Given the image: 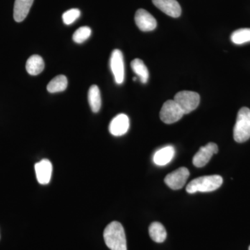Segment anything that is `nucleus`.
Segmentation results:
<instances>
[{"mask_svg":"<svg viewBox=\"0 0 250 250\" xmlns=\"http://www.w3.org/2000/svg\"><path fill=\"white\" fill-rule=\"evenodd\" d=\"M104 239L111 250H127L125 229L119 222L108 224L104 231Z\"/></svg>","mask_w":250,"mask_h":250,"instance_id":"obj_1","label":"nucleus"},{"mask_svg":"<svg viewBox=\"0 0 250 250\" xmlns=\"http://www.w3.org/2000/svg\"><path fill=\"white\" fill-rule=\"evenodd\" d=\"M223 177L220 175L204 176L192 180L187 187L188 193L197 192H207L214 191L223 184Z\"/></svg>","mask_w":250,"mask_h":250,"instance_id":"obj_2","label":"nucleus"},{"mask_svg":"<svg viewBox=\"0 0 250 250\" xmlns=\"http://www.w3.org/2000/svg\"><path fill=\"white\" fill-rule=\"evenodd\" d=\"M233 139L237 143H244L250 139V109L241 108L237 115L233 128Z\"/></svg>","mask_w":250,"mask_h":250,"instance_id":"obj_3","label":"nucleus"},{"mask_svg":"<svg viewBox=\"0 0 250 250\" xmlns=\"http://www.w3.org/2000/svg\"><path fill=\"white\" fill-rule=\"evenodd\" d=\"M174 100L179 105L184 114H188L198 107L200 97L195 92L184 90L176 94Z\"/></svg>","mask_w":250,"mask_h":250,"instance_id":"obj_4","label":"nucleus"},{"mask_svg":"<svg viewBox=\"0 0 250 250\" xmlns=\"http://www.w3.org/2000/svg\"><path fill=\"white\" fill-rule=\"evenodd\" d=\"M184 113L174 100H167L163 105L160 111L161 121L166 124H172L182 119Z\"/></svg>","mask_w":250,"mask_h":250,"instance_id":"obj_5","label":"nucleus"},{"mask_svg":"<svg viewBox=\"0 0 250 250\" xmlns=\"http://www.w3.org/2000/svg\"><path fill=\"white\" fill-rule=\"evenodd\" d=\"M110 66L116 83L122 84L125 80V64L123 53L119 49H114L112 52Z\"/></svg>","mask_w":250,"mask_h":250,"instance_id":"obj_6","label":"nucleus"},{"mask_svg":"<svg viewBox=\"0 0 250 250\" xmlns=\"http://www.w3.org/2000/svg\"><path fill=\"white\" fill-rule=\"evenodd\" d=\"M190 176V172L187 167H181L166 176L165 183L172 190H179L182 188L187 183Z\"/></svg>","mask_w":250,"mask_h":250,"instance_id":"obj_7","label":"nucleus"},{"mask_svg":"<svg viewBox=\"0 0 250 250\" xmlns=\"http://www.w3.org/2000/svg\"><path fill=\"white\" fill-rule=\"evenodd\" d=\"M218 152V147L214 143H209L202 147L192 159V164L197 167H204L209 162L213 154Z\"/></svg>","mask_w":250,"mask_h":250,"instance_id":"obj_8","label":"nucleus"},{"mask_svg":"<svg viewBox=\"0 0 250 250\" xmlns=\"http://www.w3.org/2000/svg\"><path fill=\"white\" fill-rule=\"evenodd\" d=\"M135 22L140 30L147 32L154 30L157 26L155 18L146 10L141 9L135 14Z\"/></svg>","mask_w":250,"mask_h":250,"instance_id":"obj_9","label":"nucleus"},{"mask_svg":"<svg viewBox=\"0 0 250 250\" xmlns=\"http://www.w3.org/2000/svg\"><path fill=\"white\" fill-rule=\"evenodd\" d=\"M129 129V117L124 113L118 115L110 123L109 131L113 136H123L127 132Z\"/></svg>","mask_w":250,"mask_h":250,"instance_id":"obj_10","label":"nucleus"},{"mask_svg":"<svg viewBox=\"0 0 250 250\" xmlns=\"http://www.w3.org/2000/svg\"><path fill=\"white\" fill-rule=\"evenodd\" d=\"M153 4L161 11L172 18H178L182 14V8L176 0H152Z\"/></svg>","mask_w":250,"mask_h":250,"instance_id":"obj_11","label":"nucleus"},{"mask_svg":"<svg viewBox=\"0 0 250 250\" xmlns=\"http://www.w3.org/2000/svg\"><path fill=\"white\" fill-rule=\"evenodd\" d=\"M36 178L38 182L45 185L50 182L52 173V163L47 159H43L35 165Z\"/></svg>","mask_w":250,"mask_h":250,"instance_id":"obj_12","label":"nucleus"},{"mask_svg":"<svg viewBox=\"0 0 250 250\" xmlns=\"http://www.w3.org/2000/svg\"><path fill=\"white\" fill-rule=\"evenodd\" d=\"M174 154H175V149L173 146H166L156 151L153 156V161L156 165L166 166L173 159Z\"/></svg>","mask_w":250,"mask_h":250,"instance_id":"obj_13","label":"nucleus"},{"mask_svg":"<svg viewBox=\"0 0 250 250\" xmlns=\"http://www.w3.org/2000/svg\"><path fill=\"white\" fill-rule=\"evenodd\" d=\"M33 2L34 0H16L15 1L14 18L16 22H22L27 18Z\"/></svg>","mask_w":250,"mask_h":250,"instance_id":"obj_14","label":"nucleus"},{"mask_svg":"<svg viewBox=\"0 0 250 250\" xmlns=\"http://www.w3.org/2000/svg\"><path fill=\"white\" fill-rule=\"evenodd\" d=\"M45 68L43 59L39 55H32L28 59L26 63V70L29 75L36 76L39 75Z\"/></svg>","mask_w":250,"mask_h":250,"instance_id":"obj_15","label":"nucleus"},{"mask_svg":"<svg viewBox=\"0 0 250 250\" xmlns=\"http://www.w3.org/2000/svg\"><path fill=\"white\" fill-rule=\"evenodd\" d=\"M88 103L90 108L94 113H98L101 108L102 100L100 88L98 85H93L90 87L88 93Z\"/></svg>","mask_w":250,"mask_h":250,"instance_id":"obj_16","label":"nucleus"},{"mask_svg":"<svg viewBox=\"0 0 250 250\" xmlns=\"http://www.w3.org/2000/svg\"><path fill=\"white\" fill-rule=\"evenodd\" d=\"M149 233L153 241L158 243L165 241L167 237V232L164 225L158 222L151 224L149 228Z\"/></svg>","mask_w":250,"mask_h":250,"instance_id":"obj_17","label":"nucleus"},{"mask_svg":"<svg viewBox=\"0 0 250 250\" xmlns=\"http://www.w3.org/2000/svg\"><path fill=\"white\" fill-rule=\"evenodd\" d=\"M131 67L134 73L139 77L143 83H146L149 80V71L141 59H136L131 62Z\"/></svg>","mask_w":250,"mask_h":250,"instance_id":"obj_18","label":"nucleus"},{"mask_svg":"<svg viewBox=\"0 0 250 250\" xmlns=\"http://www.w3.org/2000/svg\"><path fill=\"white\" fill-rule=\"evenodd\" d=\"M67 86V77L64 75H59L51 80L47 86V89L51 93L64 91Z\"/></svg>","mask_w":250,"mask_h":250,"instance_id":"obj_19","label":"nucleus"},{"mask_svg":"<svg viewBox=\"0 0 250 250\" xmlns=\"http://www.w3.org/2000/svg\"><path fill=\"white\" fill-rule=\"evenodd\" d=\"M231 40L236 45H242L250 42V29L245 28L233 31L231 36Z\"/></svg>","mask_w":250,"mask_h":250,"instance_id":"obj_20","label":"nucleus"},{"mask_svg":"<svg viewBox=\"0 0 250 250\" xmlns=\"http://www.w3.org/2000/svg\"><path fill=\"white\" fill-rule=\"evenodd\" d=\"M90 35H91V29L90 27H81L74 33L72 39L76 43H83L89 39Z\"/></svg>","mask_w":250,"mask_h":250,"instance_id":"obj_21","label":"nucleus"},{"mask_svg":"<svg viewBox=\"0 0 250 250\" xmlns=\"http://www.w3.org/2000/svg\"><path fill=\"white\" fill-rule=\"evenodd\" d=\"M80 15L81 12L79 9H72L68 10L62 14V21L67 25H70L80 18Z\"/></svg>","mask_w":250,"mask_h":250,"instance_id":"obj_22","label":"nucleus"},{"mask_svg":"<svg viewBox=\"0 0 250 250\" xmlns=\"http://www.w3.org/2000/svg\"><path fill=\"white\" fill-rule=\"evenodd\" d=\"M249 250H250V246L249 247Z\"/></svg>","mask_w":250,"mask_h":250,"instance_id":"obj_23","label":"nucleus"}]
</instances>
